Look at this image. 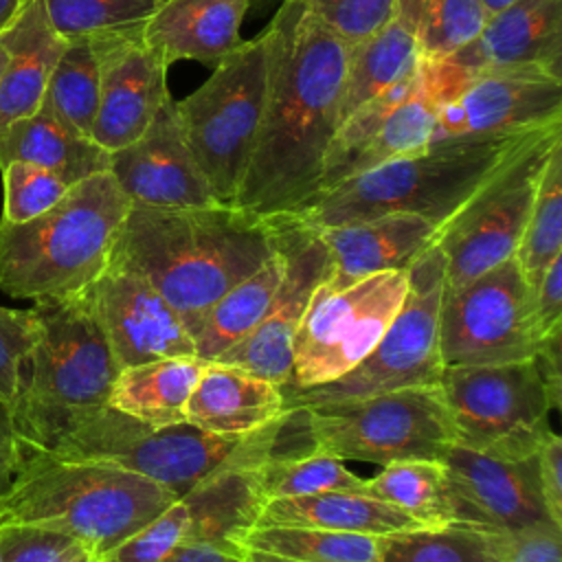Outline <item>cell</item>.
I'll return each instance as SVG.
<instances>
[{
    "label": "cell",
    "mask_w": 562,
    "mask_h": 562,
    "mask_svg": "<svg viewBox=\"0 0 562 562\" xmlns=\"http://www.w3.org/2000/svg\"><path fill=\"white\" fill-rule=\"evenodd\" d=\"M536 465L547 514L558 527H562V439L555 432H549L538 448Z\"/></svg>",
    "instance_id": "obj_47"
},
{
    "label": "cell",
    "mask_w": 562,
    "mask_h": 562,
    "mask_svg": "<svg viewBox=\"0 0 562 562\" xmlns=\"http://www.w3.org/2000/svg\"><path fill=\"white\" fill-rule=\"evenodd\" d=\"M531 299L542 338L562 329V252L553 257L542 274L531 283Z\"/></svg>",
    "instance_id": "obj_46"
},
{
    "label": "cell",
    "mask_w": 562,
    "mask_h": 562,
    "mask_svg": "<svg viewBox=\"0 0 562 562\" xmlns=\"http://www.w3.org/2000/svg\"><path fill=\"white\" fill-rule=\"evenodd\" d=\"M35 310L0 305V402L9 408L18 395L24 362L35 338Z\"/></svg>",
    "instance_id": "obj_45"
},
{
    "label": "cell",
    "mask_w": 562,
    "mask_h": 562,
    "mask_svg": "<svg viewBox=\"0 0 562 562\" xmlns=\"http://www.w3.org/2000/svg\"><path fill=\"white\" fill-rule=\"evenodd\" d=\"M187 520V505L182 498H176L154 520L143 525L123 544H119L112 555L119 562H158L184 540Z\"/></svg>",
    "instance_id": "obj_44"
},
{
    "label": "cell",
    "mask_w": 562,
    "mask_h": 562,
    "mask_svg": "<svg viewBox=\"0 0 562 562\" xmlns=\"http://www.w3.org/2000/svg\"><path fill=\"white\" fill-rule=\"evenodd\" d=\"M364 494L408 514L424 527L452 520L441 461H397L364 481Z\"/></svg>",
    "instance_id": "obj_33"
},
{
    "label": "cell",
    "mask_w": 562,
    "mask_h": 562,
    "mask_svg": "<svg viewBox=\"0 0 562 562\" xmlns=\"http://www.w3.org/2000/svg\"><path fill=\"white\" fill-rule=\"evenodd\" d=\"M180 498L189 516L182 542H202L235 555H244L246 538L266 507L259 468L224 465Z\"/></svg>",
    "instance_id": "obj_25"
},
{
    "label": "cell",
    "mask_w": 562,
    "mask_h": 562,
    "mask_svg": "<svg viewBox=\"0 0 562 562\" xmlns=\"http://www.w3.org/2000/svg\"><path fill=\"white\" fill-rule=\"evenodd\" d=\"M33 310L35 338L9 408L26 457L46 452L75 422L103 408L121 371L83 292Z\"/></svg>",
    "instance_id": "obj_4"
},
{
    "label": "cell",
    "mask_w": 562,
    "mask_h": 562,
    "mask_svg": "<svg viewBox=\"0 0 562 562\" xmlns=\"http://www.w3.org/2000/svg\"><path fill=\"white\" fill-rule=\"evenodd\" d=\"M266 33V103L235 200L259 220L296 215L316 200L351 50L299 0H283Z\"/></svg>",
    "instance_id": "obj_1"
},
{
    "label": "cell",
    "mask_w": 562,
    "mask_h": 562,
    "mask_svg": "<svg viewBox=\"0 0 562 562\" xmlns=\"http://www.w3.org/2000/svg\"><path fill=\"white\" fill-rule=\"evenodd\" d=\"M266 88L268 33L263 29L222 57L195 92L176 101L184 140L215 200L224 206H235L257 140Z\"/></svg>",
    "instance_id": "obj_8"
},
{
    "label": "cell",
    "mask_w": 562,
    "mask_h": 562,
    "mask_svg": "<svg viewBox=\"0 0 562 562\" xmlns=\"http://www.w3.org/2000/svg\"><path fill=\"white\" fill-rule=\"evenodd\" d=\"M92 40L101 86L90 138L105 151H114L134 143L169 97V66L143 42L140 31Z\"/></svg>",
    "instance_id": "obj_21"
},
{
    "label": "cell",
    "mask_w": 562,
    "mask_h": 562,
    "mask_svg": "<svg viewBox=\"0 0 562 562\" xmlns=\"http://www.w3.org/2000/svg\"><path fill=\"white\" fill-rule=\"evenodd\" d=\"M364 481L367 479L351 472L342 459L321 450L259 465V483L266 503L329 490H362Z\"/></svg>",
    "instance_id": "obj_39"
},
{
    "label": "cell",
    "mask_w": 562,
    "mask_h": 562,
    "mask_svg": "<svg viewBox=\"0 0 562 562\" xmlns=\"http://www.w3.org/2000/svg\"><path fill=\"white\" fill-rule=\"evenodd\" d=\"M435 116H437V101L428 92L419 72L413 92L386 116L382 127L356 156V160L349 167L347 180L382 162H389L402 154H408L428 145L435 130Z\"/></svg>",
    "instance_id": "obj_37"
},
{
    "label": "cell",
    "mask_w": 562,
    "mask_h": 562,
    "mask_svg": "<svg viewBox=\"0 0 562 562\" xmlns=\"http://www.w3.org/2000/svg\"><path fill=\"white\" fill-rule=\"evenodd\" d=\"M560 334L562 329H555L547 334L540 342L536 358L542 384L547 389V395L551 400L553 411L562 406V371H560Z\"/></svg>",
    "instance_id": "obj_50"
},
{
    "label": "cell",
    "mask_w": 562,
    "mask_h": 562,
    "mask_svg": "<svg viewBox=\"0 0 562 562\" xmlns=\"http://www.w3.org/2000/svg\"><path fill=\"white\" fill-rule=\"evenodd\" d=\"M108 171L132 204L158 209L220 204L184 140L171 94L134 143L110 151Z\"/></svg>",
    "instance_id": "obj_20"
},
{
    "label": "cell",
    "mask_w": 562,
    "mask_h": 562,
    "mask_svg": "<svg viewBox=\"0 0 562 562\" xmlns=\"http://www.w3.org/2000/svg\"><path fill=\"white\" fill-rule=\"evenodd\" d=\"M97 562H119L112 553H108V555H101V558H97Z\"/></svg>",
    "instance_id": "obj_58"
},
{
    "label": "cell",
    "mask_w": 562,
    "mask_h": 562,
    "mask_svg": "<svg viewBox=\"0 0 562 562\" xmlns=\"http://www.w3.org/2000/svg\"><path fill=\"white\" fill-rule=\"evenodd\" d=\"M75 562H97V555L94 553H90V551H86L83 555H79Z\"/></svg>",
    "instance_id": "obj_56"
},
{
    "label": "cell",
    "mask_w": 562,
    "mask_h": 562,
    "mask_svg": "<svg viewBox=\"0 0 562 562\" xmlns=\"http://www.w3.org/2000/svg\"><path fill=\"white\" fill-rule=\"evenodd\" d=\"M13 160L44 167L72 187L108 171L110 151L42 101L33 114L18 119L0 136V169Z\"/></svg>",
    "instance_id": "obj_27"
},
{
    "label": "cell",
    "mask_w": 562,
    "mask_h": 562,
    "mask_svg": "<svg viewBox=\"0 0 562 562\" xmlns=\"http://www.w3.org/2000/svg\"><path fill=\"white\" fill-rule=\"evenodd\" d=\"M509 562H562V527L547 520L512 533Z\"/></svg>",
    "instance_id": "obj_48"
},
{
    "label": "cell",
    "mask_w": 562,
    "mask_h": 562,
    "mask_svg": "<svg viewBox=\"0 0 562 562\" xmlns=\"http://www.w3.org/2000/svg\"><path fill=\"white\" fill-rule=\"evenodd\" d=\"M540 342L531 285L516 255L457 288H443L439 303L443 367L529 360Z\"/></svg>",
    "instance_id": "obj_12"
},
{
    "label": "cell",
    "mask_w": 562,
    "mask_h": 562,
    "mask_svg": "<svg viewBox=\"0 0 562 562\" xmlns=\"http://www.w3.org/2000/svg\"><path fill=\"white\" fill-rule=\"evenodd\" d=\"M562 123L560 72L509 66L474 75L463 90L437 105L432 140L538 130Z\"/></svg>",
    "instance_id": "obj_17"
},
{
    "label": "cell",
    "mask_w": 562,
    "mask_h": 562,
    "mask_svg": "<svg viewBox=\"0 0 562 562\" xmlns=\"http://www.w3.org/2000/svg\"><path fill=\"white\" fill-rule=\"evenodd\" d=\"M0 44L7 48V64L0 75L2 136L11 123L33 114L42 105L66 40L53 29L44 2L31 0L0 35Z\"/></svg>",
    "instance_id": "obj_26"
},
{
    "label": "cell",
    "mask_w": 562,
    "mask_h": 562,
    "mask_svg": "<svg viewBox=\"0 0 562 562\" xmlns=\"http://www.w3.org/2000/svg\"><path fill=\"white\" fill-rule=\"evenodd\" d=\"M101 66L94 40H66L53 68L44 101L81 134L90 136L99 108Z\"/></svg>",
    "instance_id": "obj_36"
},
{
    "label": "cell",
    "mask_w": 562,
    "mask_h": 562,
    "mask_svg": "<svg viewBox=\"0 0 562 562\" xmlns=\"http://www.w3.org/2000/svg\"><path fill=\"white\" fill-rule=\"evenodd\" d=\"M88 549L75 538L26 522L0 525L2 562H75Z\"/></svg>",
    "instance_id": "obj_43"
},
{
    "label": "cell",
    "mask_w": 562,
    "mask_h": 562,
    "mask_svg": "<svg viewBox=\"0 0 562 562\" xmlns=\"http://www.w3.org/2000/svg\"><path fill=\"white\" fill-rule=\"evenodd\" d=\"M53 29L64 40L105 37L143 31L167 0H42Z\"/></svg>",
    "instance_id": "obj_38"
},
{
    "label": "cell",
    "mask_w": 562,
    "mask_h": 562,
    "mask_svg": "<svg viewBox=\"0 0 562 562\" xmlns=\"http://www.w3.org/2000/svg\"><path fill=\"white\" fill-rule=\"evenodd\" d=\"M2 182H4L2 220L11 224H20L37 217L40 213L57 204L64 198V193L70 189V184L61 180L57 173L22 160H13L2 167Z\"/></svg>",
    "instance_id": "obj_41"
},
{
    "label": "cell",
    "mask_w": 562,
    "mask_h": 562,
    "mask_svg": "<svg viewBox=\"0 0 562 562\" xmlns=\"http://www.w3.org/2000/svg\"><path fill=\"white\" fill-rule=\"evenodd\" d=\"M560 53L562 0H518L490 15L479 35L450 57L419 61V72L439 105L483 70L538 64L560 72Z\"/></svg>",
    "instance_id": "obj_16"
},
{
    "label": "cell",
    "mask_w": 562,
    "mask_h": 562,
    "mask_svg": "<svg viewBox=\"0 0 562 562\" xmlns=\"http://www.w3.org/2000/svg\"><path fill=\"white\" fill-rule=\"evenodd\" d=\"M31 0H0V35L18 20Z\"/></svg>",
    "instance_id": "obj_52"
},
{
    "label": "cell",
    "mask_w": 562,
    "mask_h": 562,
    "mask_svg": "<svg viewBox=\"0 0 562 562\" xmlns=\"http://www.w3.org/2000/svg\"><path fill=\"white\" fill-rule=\"evenodd\" d=\"M419 61H439L470 44L487 15L479 0H413Z\"/></svg>",
    "instance_id": "obj_40"
},
{
    "label": "cell",
    "mask_w": 562,
    "mask_h": 562,
    "mask_svg": "<svg viewBox=\"0 0 562 562\" xmlns=\"http://www.w3.org/2000/svg\"><path fill=\"white\" fill-rule=\"evenodd\" d=\"M560 130L562 123L542 130L439 228L443 288H457L516 255L540 171L562 140Z\"/></svg>",
    "instance_id": "obj_13"
},
{
    "label": "cell",
    "mask_w": 562,
    "mask_h": 562,
    "mask_svg": "<svg viewBox=\"0 0 562 562\" xmlns=\"http://www.w3.org/2000/svg\"><path fill=\"white\" fill-rule=\"evenodd\" d=\"M479 2H481V7H483L485 15L490 18V15H494V13L503 11V9H507L509 4H514V2H518V0H479Z\"/></svg>",
    "instance_id": "obj_54"
},
{
    "label": "cell",
    "mask_w": 562,
    "mask_h": 562,
    "mask_svg": "<svg viewBox=\"0 0 562 562\" xmlns=\"http://www.w3.org/2000/svg\"><path fill=\"white\" fill-rule=\"evenodd\" d=\"M562 252V140L551 149L533 193L516 259L529 285Z\"/></svg>",
    "instance_id": "obj_35"
},
{
    "label": "cell",
    "mask_w": 562,
    "mask_h": 562,
    "mask_svg": "<svg viewBox=\"0 0 562 562\" xmlns=\"http://www.w3.org/2000/svg\"><path fill=\"white\" fill-rule=\"evenodd\" d=\"M316 231L329 252V272L316 288L318 294L342 290L378 272L406 270L439 233L432 222L413 213H389Z\"/></svg>",
    "instance_id": "obj_22"
},
{
    "label": "cell",
    "mask_w": 562,
    "mask_h": 562,
    "mask_svg": "<svg viewBox=\"0 0 562 562\" xmlns=\"http://www.w3.org/2000/svg\"><path fill=\"white\" fill-rule=\"evenodd\" d=\"M7 64V48L0 44V75H2V68Z\"/></svg>",
    "instance_id": "obj_57"
},
{
    "label": "cell",
    "mask_w": 562,
    "mask_h": 562,
    "mask_svg": "<svg viewBox=\"0 0 562 562\" xmlns=\"http://www.w3.org/2000/svg\"><path fill=\"white\" fill-rule=\"evenodd\" d=\"M202 367L204 360L198 356L158 358L123 367L108 395V406L149 426L180 424Z\"/></svg>",
    "instance_id": "obj_30"
},
{
    "label": "cell",
    "mask_w": 562,
    "mask_h": 562,
    "mask_svg": "<svg viewBox=\"0 0 562 562\" xmlns=\"http://www.w3.org/2000/svg\"><path fill=\"white\" fill-rule=\"evenodd\" d=\"M272 2H274V0H248L250 9H255V11H263V9H268Z\"/></svg>",
    "instance_id": "obj_55"
},
{
    "label": "cell",
    "mask_w": 562,
    "mask_h": 562,
    "mask_svg": "<svg viewBox=\"0 0 562 562\" xmlns=\"http://www.w3.org/2000/svg\"><path fill=\"white\" fill-rule=\"evenodd\" d=\"M283 272L285 257L274 246V252L252 274L226 290L200 318L193 329L195 356L204 362L217 360L226 349L248 336L270 307Z\"/></svg>",
    "instance_id": "obj_31"
},
{
    "label": "cell",
    "mask_w": 562,
    "mask_h": 562,
    "mask_svg": "<svg viewBox=\"0 0 562 562\" xmlns=\"http://www.w3.org/2000/svg\"><path fill=\"white\" fill-rule=\"evenodd\" d=\"M316 448L342 461H443L457 432L439 382L307 406Z\"/></svg>",
    "instance_id": "obj_9"
},
{
    "label": "cell",
    "mask_w": 562,
    "mask_h": 562,
    "mask_svg": "<svg viewBox=\"0 0 562 562\" xmlns=\"http://www.w3.org/2000/svg\"><path fill=\"white\" fill-rule=\"evenodd\" d=\"M536 454L529 459H501L452 446L441 461L452 520L505 533L551 520L538 485Z\"/></svg>",
    "instance_id": "obj_19"
},
{
    "label": "cell",
    "mask_w": 562,
    "mask_h": 562,
    "mask_svg": "<svg viewBox=\"0 0 562 562\" xmlns=\"http://www.w3.org/2000/svg\"><path fill=\"white\" fill-rule=\"evenodd\" d=\"M285 257L283 279L259 325L217 360L248 369L279 386L290 382L294 334L316 288L329 272V252L318 231L296 215L266 220Z\"/></svg>",
    "instance_id": "obj_15"
},
{
    "label": "cell",
    "mask_w": 562,
    "mask_h": 562,
    "mask_svg": "<svg viewBox=\"0 0 562 562\" xmlns=\"http://www.w3.org/2000/svg\"><path fill=\"white\" fill-rule=\"evenodd\" d=\"M83 296L121 369L158 358L195 356L193 336L180 314L125 263L108 259Z\"/></svg>",
    "instance_id": "obj_18"
},
{
    "label": "cell",
    "mask_w": 562,
    "mask_h": 562,
    "mask_svg": "<svg viewBox=\"0 0 562 562\" xmlns=\"http://www.w3.org/2000/svg\"><path fill=\"white\" fill-rule=\"evenodd\" d=\"M439 386L457 446L501 459H529L549 437L553 411L536 358L443 367Z\"/></svg>",
    "instance_id": "obj_11"
},
{
    "label": "cell",
    "mask_w": 562,
    "mask_h": 562,
    "mask_svg": "<svg viewBox=\"0 0 562 562\" xmlns=\"http://www.w3.org/2000/svg\"><path fill=\"white\" fill-rule=\"evenodd\" d=\"M130 204L112 173L101 171L33 220H0V290L33 303L83 292L108 266Z\"/></svg>",
    "instance_id": "obj_6"
},
{
    "label": "cell",
    "mask_w": 562,
    "mask_h": 562,
    "mask_svg": "<svg viewBox=\"0 0 562 562\" xmlns=\"http://www.w3.org/2000/svg\"><path fill=\"white\" fill-rule=\"evenodd\" d=\"M241 555L222 551L202 542H180L169 555L158 562H239Z\"/></svg>",
    "instance_id": "obj_51"
},
{
    "label": "cell",
    "mask_w": 562,
    "mask_h": 562,
    "mask_svg": "<svg viewBox=\"0 0 562 562\" xmlns=\"http://www.w3.org/2000/svg\"><path fill=\"white\" fill-rule=\"evenodd\" d=\"M259 525L318 527L378 538L419 527L408 514L362 490H329L310 496L268 501Z\"/></svg>",
    "instance_id": "obj_29"
},
{
    "label": "cell",
    "mask_w": 562,
    "mask_h": 562,
    "mask_svg": "<svg viewBox=\"0 0 562 562\" xmlns=\"http://www.w3.org/2000/svg\"><path fill=\"white\" fill-rule=\"evenodd\" d=\"M406 272V296L375 347L334 382L307 389L281 386L285 408L367 397L439 380L443 369L439 353V303L446 285V257L437 239Z\"/></svg>",
    "instance_id": "obj_10"
},
{
    "label": "cell",
    "mask_w": 562,
    "mask_h": 562,
    "mask_svg": "<svg viewBox=\"0 0 562 562\" xmlns=\"http://www.w3.org/2000/svg\"><path fill=\"white\" fill-rule=\"evenodd\" d=\"M272 422L241 435H215L189 422L149 426L108 404L75 422L44 452L68 461L110 463L171 490L178 498L224 465L259 468L270 461Z\"/></svg>",
    "instance_id": "obj_7"
},
{
    "label": "cell",
    "mask_w": 562,
    "mask_h": 562,
    "mask_svg": "<svg viewBox=\"0 0 562 562\" xmlns=\"http://www.w3.org/2000/svg\"><path fill=\"white\" fill-rule=\"evenodd\" d=\"M417 64L415 4L413 0H397L391 20L380 31L358 44H351L340 121L375 94L411 75Z\"/></svg>",
    "instance_id": "obj_28"
},
{
    "label": "cell",
    "mask_w": 562,
    "mask_h": 562,
    "mask_svg": "<svg viewBox=\"0 0 562 562\" xmlns=\"http://www.w3.org/2000/svg\"><path fill=\"white\" fill-rule=\"evenodd\" d=\"M246 549L299 562H378V536L318 527L257 525L246 538Z\"/></svg>",
    "instance_id": "obj_34"
},
{
    "label": "cell",
    "mask_w": 562,
    "mask_h": 562,
    "mask_svg": "<svg viewBox=\"0 0 562 562\" xmlns=\"http://www.w3.org/2000/svg\"><path fill=\"white\" fill-rule=\"evenodd\" d=\"M408 288L406 270L371 274L342 290L314 292L294 334L290 382L307 389L351 371L380 340Z\"/></svg>",
    "instance_id": "obj_14"
},
{
    "label": "cell",
    "mask_w": 562,
    "mask_h": 562,
    "mask_svg": "<svg viewBox=\"0 0 562 562\" xmlns=\"http://www.w3.org/2000/svg\"><path fill=\"white\" fill-rule=\"evenodd\" d=\"M512 533L450 520L378 538V562H509Z\"/></svg>",
    "instance_id": "obj_32"
},
{
    "label": "cell",
    "mask_w": 562,
    "mask_h": 562,
    "mask_svg": "<svg viewBox=\"0 0 562 562\" xmlns=\"http://www.w3.org/2000/svg\"><path fill=\"white\" fill-rule=\"evenodd\" d=\"M325 29L358 44L380 31L393 15L397 0H299Z\"/></svg>",
    "instance_id": "obj_42"
},
{
    "label": "cell",
    "mask_w": 562,
    "mask_h": 562,
    "mask_svg": "<svg viewBox=\"0 0 562 562\" xmlns=\"http://www.w3.org/2000/svg\"><path fill=\"white\" fill-rule=\"evenodd\" d=\"M239 562H299V560L274 555V553H266V551H257V549H246Z\"/></svg>",
    "instance_id": "obj_53"
},
{
    "label": "cell",
    "mask_w": 562,
    "mask_h": 562,
    "mask_svg": "<svg viewBox=\"0 0 562 562\" xmlns=\"http://www.w3.org/2000/svg\"><path fill=\"white\" fill-rule=\"evenodd\" d=\"M272 252L270 224L237 206L130 204L108 259L140 272L193 336L206 310Z\"/></svg>",
    "instance_id": "obj_2"
},
{
    "label": "cell",
    "mask_w": 562,
    "mask_h": 562,
    "mask_svg": "<svg viewBox=\"0 0 562 562\" xmlns=\"http://www.w3.org/2000/svg\"><path fill=\"white\" fill-rule=\"evenodd\" d=\"M24 461L26 452L15 435L11 411L4 402H0V498L11 490Z\"/></svg>",
    "instance_id": "obj_49"
},
{
    "label": "cell",
    "mask_w": 562,
    "mask_h": 562,
    "mask_svg": "<svg viewBox=\"0 0 562 562\" xmlns=\"http://www.w3.org/2000/svg\"><path fill=\"white\" fill-rule=\"evenodd\" d=\"M283 408L279 384L237 364L211 360L187 400L184 422L215 435L241 437L272 422Z\"/></svg>",
    "instance_id": "obj_23"
},
{
    "label": "cell",
    "mask_w": 562,
    "mask_h": 562,
    "mask_svg": "<svg viewBox=\"0 0 562 562\" xmlns=\"http://www.w3.org/2000/svg\"><path fill=\"white\" fill-rule=\"evenodd\" d=\"M547 127L432 140L336 184L296 217L325 228L389 213H413L441 228L514 154Z\"/></svg>",
    "instance_id": "obj_3"
},
{
    "label": "cell",
    "mask_w": 562,
    "mask_h": 562,
    "mask_svg": "<svg viewBox=\"0 0 562 562\" xmlns=\"http://www.w3.org/2000/svg\"><path fill=\"white\" fill-rule=\"evenodd\" d=\"M0 562H2V558H0Z\"/></svg>",
    "instance_id": "obj_59"
},
{
    "label": "cell",
    "mask_w": 562,
    "mask_h": 562,
    "mask_svg": "<svg viewBox=\"0 0 562 562\" xmlns=\"http://www.w3.org/2000/svg\"><path fill=\"white\" fill-rule=\"evenodd\" d=\"M176 498L171 490L136 472L37 452L26 457L11 490L0 498V525L55 529L101 558Z\"/></svg>",
    "instance_id": "obj_5"
},
{
    "label": "cell",
    "mask_w": 562,
    "mask_h": 562,
    "mask_svg": "<svg viewBox=\"0 0 562 562\" xmlns=\"http://www.w3.org/2000/svg\"><path fill=\"white\" fill-rule=\"evenodd\" d=\"M248 0H167L143 26V42L169 66L195 59L215 66L239 42Z\"/></svg>",
    "instance_id": "obj_24"
}]
</instances>
